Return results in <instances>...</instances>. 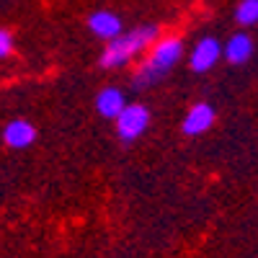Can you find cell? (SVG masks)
I'll return each mask as SVG.
<instances>
[{
  "instance_id": "8992f818",
  "label": "cell",
  "mask_w": 258,
  "mask_h": 258,
  "mask_svg": "<svg viewBox=\"0 0 258 258\" xmlns=\"http://www.w3.org/2000/svg\"><path fill=\"white\" fill-rule=\"evenodd\" d=\"M36 126L29 121V119H11L6 126H3V142L11 147V150H26L36 142Z\"/></svg>"
},
{
  "instance_id": "7a4b0ae2",
  "label": "cell",
  "mask_w": 258,
  "mask_h": 258,
  "mask_svg": "<svg viewBox=\"0 0 258 258\" xmlns=\"http://www.w3.org/2000/svg\"><path fill=\"white\" fill-rule=\"evenodd\" d=\"M147 59L137 64V70L132 75V88L135 91H147L158 85L170 70L176 68L183 57V41L178 36H163L158 39L153 47L147 49Z\"/></svg>"
},
{
  "instance_id": "5b68a950",
  "label": "cell",
  "mask_w": 258,
  "mask_h": 258,
  "mask_svg": "<svg viewBox=\"0 0 258 258\" xmlns=\"http://www.w3.org/2000/svg\"><path fill=\"white\" fill-rule=\"evenodd\" d=\"M220 57H222V44L214 36H204L188 54V68L194 73H209L220 62Z\"/></svg>"
},
{
  "instance_id": "3957f363",
  "label": "cell",
  "mask_w": 258,
  "mask_h": 258,
  "mask_svg": "<svg viewBox=\"0 0 258 258\" xmlns=\"http://www.w3.org/2000/svg\"><path fill=\"white\" fill-rule=\"evenodd\" d=\"M150 119H153V114H150V109H147L145 103H126L124 109H121V114L114 119L116 137H119L124 145L140 140V137L147 132Z\"/></svg>"
},
{
  "instance_id": "30bf717a",
  "label": "cell",
  "mask_w": 258,
  "mask_h": 258,
  "mask_svg": "<svg viewBox=\"0 0 258 258\" xmlns=\"http://www.w3.org/2000/svg\"><path fill=\"white\" fill-rule=\"evenodd\" d=\"M235 21L240 26L258 24V0H240L238 8H235Z\"/></svg>"
},
{
  "instance_id": "ba28073f",
  "label": "cell",
  "mask_w": 258,
  "mask_h": 258,
  "mask_svg": "<svg viewBox=\"0 0 258 258\" xmlns=\"http://www.w3.org/2000/svg\"><path fill=\"white\" fill-rule=\"evenodd\" d=\"M126 103H129L126 101V93L121 88H116V85H106V88H101L96 93V111L103 119H111L114 121L121 114V109H124Z\"/></svg>"
},
{
  "instance_id": "277c9868",
  "label": "cell",
  "mask_w": 258,
  "mask_h": 258,
  "mask_svg": "<svg viewBox=\"0 0 258 258\" xmlns=\"http://www.w3.org/2000/svg\"><path fill=\"white\" fill-rule=\"evenodd\" d=\"M85 26H88V31L96 39L109 41V39H114V36H119L124 31V21H121L119 13H114L109 8H98V11H93L88 18H85Z\"/></svg>"
},
{
  "instance_id": "8fae6325",
  "label": "cell",
  "mask_w": 258,
  "mask_h": 258,
  "mask_svg": "<svg viewBox=\"0 0 258 258\" xmlns=\"http://www.w3.org/2000/svg\"><path fill=\"white\" fill-rule=\"evenodd\" d=\"M13 49H16V39H13V31L0 26V59L11 57V54H13Z\"/></svg>"
},
{
  "instance_id": "6da1fadb",
  "label": "cell",
  "mask_w": 258,
  "mask_h": 258,
  "mask_svg": "<svg viewBox=\"0 0 258 258\" xmlns=\"http://www.w3.org/2000/svg\"><path fill=\"white\" fill-rule=\"evenodd\" d=\"M158 39H160V26H155V24H145V26H135L129 31H121L119 36L106 41V47L98 57V64L103 70L126 68L135 57H140L142 52H147L153 47Z\"/></svg>"
},
{
  "instance_id": "9c48e42d",
  "label": "cell",
  "mask_w": 258,
  "mask_h": 258,
  "mask_svg": "<svg viewBox=\"0 0 258 258\" xmlns=\"http://www.w3.org/2000/svg\"><path fill=\"white\" fill-rule=\"evenodd\" d=\"M250 54H253V39L243 31L232 34L227 39V44H222V57L230 64H243V62L250 59Z\"/></svg>"
},
{
  "instance_id": "52a82bcc",
  "label": "cell",
  "mask_w": 258,
  "mask_h": 258,
  "mask_svg": "<svg viewBox=\"0 0 258 258\" xmlns=\"http://www.w3.org/2000/svg\"><path fill=\"white\" fill-rule=\"evenodd\" d=\"M212 124H214V109L202 101V103H194L191 109L186 111V116L181 121V132L186 137H199V135L207 132Z\"/></svg>"
}]
</instances>
